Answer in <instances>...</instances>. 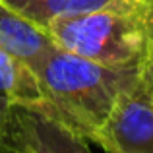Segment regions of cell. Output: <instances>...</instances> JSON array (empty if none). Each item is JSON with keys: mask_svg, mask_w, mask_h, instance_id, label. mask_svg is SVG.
<instances>
[{"mask_svg": "<svg viewBox=\"0 0 153 153\" xmlns=\"http://www.w3.org/2000/svg\"><path fill=\"white\" fill-rule=\"evenodd\" d=\"M143 70L146 66H103L56 47L37 68L45 97L41 107L66 128L91 142L111 114L118 95Z\"/></svg>", "mask_w": 153, "mask_h": 153, "instance_id": "obj_1", "label": "cell"}, {"mask_svg": "<svg viewBox=\"0 0 153 153\" xmlns=\"http://www.w3.org/2000/svg\"><path fill=\"white\" fill-rule=\"evenodd\" d=\"M54 45L111 68L146 66L153 47V6L147 10H95L52 19Z\"/></svg>", "mask_w": 153, "mask_h": 153, "instance_id": "obj_2", "label": "cell"}, {"mask_svg": "<svg viewBox=\"0 0 153 153\" xmlns=\"http://www.w3.org/2000/svg\"><path fill=\"white\" fill-rule=\"evenodd\" d=\"M91 142L108 153H153V85L147 68L118 95Z\"/></svg>", "mask_w": 153, "mask_h": 153, "instance_id": "obj_3", "label": "cell"}, {"mask_svg": "<svg viewBox=\"0 0 153 153\" xmlns=\"http://www.w3.org/2000/svg\"><path fill=\"white\" fill-rule=\"evenodd\" d=\"M0 149L4 153H91L87 140L58 122L41 105H12Z\"/></svg>", "mask_w": 153, "mask_h": 153, "instance_id": "obj_4", "label": "cell"}, {"mask_svg": "<svg viewBox=\"0 0 153 153\" xmlns=\"http://www.w3.org/2000/svg\"><path fill=\"white\" fill-rule=\"evenodd\" d=\"M0 47L37 72L47 54L56 49L49 31L0 4Z\"/></svg>", "mask_w": 153, "mask_h": 153, "instance_id": "obj_5", "label": "cell"}, {"mask_svg": "<svg viewBox=\"0 0 153 153\" xmlns=\"http://www.w3.org/2000/svg\"><path fill=\"white\" fill-rule=\"evenodd\" d=\"M6 8L31 19L43 29L56 18L85 14L95 10H147L151 0H0Z\"/></svg>", "mask_w": 153, "mask_h": 153, "instance_id": "obj_6", "label": "cell"}, {"mask_svg": "<svg viewBox=\"0 0 153 153\" xmlns=\"http://www.w3.org/2000/svg\"><path fill=\"white\" fill-rule=\"evenodd\" d=\"M0 95L12 105L33 107L45 101L37 72L0 47Z\"/></svg>", "mask_w": 153, "mask_h": 153, "instance_id": "obj_7", "label": "cell"}, {"mask_svg": "<svg viewBox=\"0 0 153 153\" xmlns=\"http://www.w3.org/2000/svg\"><path fill=\"white\" fill-rule=\"evenodd\" d=\"M10 108H12V103L8 101L4 95H0V146H2L4 136H6V124H8Z\"/></svg>", "mask_w": 153, "mask_h": 153, "instance_id": "obj_8", "label": "cell"}, {"mask_svg": "<svg viewBox=\"0 0 153 153\" xmlns=\"http://www.w3.org/2000/svg\"><path fill=\"white\" fill-rule=\"evenodd\" d=\"M146 68H147V74H149L151 85H153V47H151V51H149V56H147V64H146Z\"/></svg>", "mask_w": 153, "mask_h": 153, "instance_id": "obj_9", "label": "cell"}, {"mask_svg": "<svg viewBox=\"0 0 153 153\" xmlns=\"http://www.w3.org/2000/svg\"><path fill=\"white\" fill-rule=\"evenodd\" d=\"M151 2H153V0H151Z\"/></svg>", "mask_w": 153, "mask_h": 153, "instance_id": "obj_10", "label": "cell"}]
</instances>
